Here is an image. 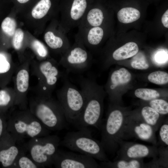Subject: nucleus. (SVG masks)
Here are the masks:
<instances>
[{
	"instance_id": "f257e3e1",
	"label": "nucleus",
	"mask_w": 168,
	"mask_h": 168,
	"mask_svg": "<svg viewBox=\"0 0 168 168\" xmlns=\"http://www.w3.org/2000/svg\"><path fill=\"white\" fill-rule=\"evenodd\" d=\"M79 85L86 101L83 109L73 125L79 129L93 126L100 129L102 123L104 93L92 76L81 77Z\"/></svg>"
},
{
	"instance_id": "412c9836",
	"label": "nucleus",
	"mask_w": 168,
	"mask_h": 168,
	"mask_svg": "<svg viewBox=\"0 0 168 168\" xmlns=\"http://www.w3.org/2000/svg\"><path fill=\"white\" fill-rule=\"evenodd\" d=\"M138 51L137 44L134 42H130L114 50L112 53L111 57L115 61L124 60L134 56Z\"/></svg>"
},
{
	"instance_id": "ddd939ff",
	"label": "nucleus",
	"mask_w": 168,
	"mask_h": 168,
	"mask_svg": "<svg viewBox=\"0 0 168 168\" xmlns=\"http://www.w3.org/2000/svg\"><path fill=\"white\" fill-rule=\"evenodd\" d=\"M116 153L115 160L141 159L151 157L156 159L158 155L157 146H148L143 144L121 140Z\"/></svg>"
},
{
	"instance_id": "c756f323",
	"label": "nucleus",
	"mask_w": 168,
	"mask_h": 168,
	"mask_svg": "<svg viewBox=\"0 0 168 168\" xmlns=\"http://www.w3.org/2000/svg\"><path fill=\"white\" fill-rule=\"evenodd\" d=\"M30 45L33 51L40 59H46L49 55V52L43 43L39 40H35L31 42Z\"/></svg>"
},
{
	"instance_id": "5701e85b",
	"label": "nucleus",
	"mask_w": 168,
	"mask_h": 168,
	"mask_svg": "<svg viewBox=\"0 0 168 168\" xmlns=\"http://www.w3.org/2000/svg\"><path fill=\"white\" fill-rule=\"evenodd\" d=\"M140 12L132 7L122 8L117 14L119 21L125 24L131 23L137 20L140 18Z\"/></svg>"
},
{
	"instance_id": "bb28decb",
	"label": "nucleus",
	"mask_w": 168,
	"mask_h": 168,
	"mask_svg": "<svg viewBox=\"0 0 168 168\" xmlns=\"http://www.w3.org/2000/svg\"><path fill=\"white\" fill-rule=\"evenodd\" d=\"M14 168H37L39 167L30 157L25 155L24 151L17 159L14 165Z\"/></svg>"
},
{
	"instance_id": "f8f14e48",
	"label": "nucleus",
	"mask_w": 168,
	"mask_h": 168,
	"mask_svg": "<svg viewBox=\"0 0 168 168\" xmlns=\"http://www.w3.org/2000/svg\"><path fill=\"white\" fill-rule=\"evenodd\" d=\"M53 165L58 168H101L100 165L92 157L58 149L54 156Z\"/></svg>"
},
{
	"instance_id": "473e14b6",
	"label": "nucleus",
	"mask_w": 168,
	"mask_h": 168,
	"mask_svg": "<svg viewBox=\"0 0 168 168\" xmlns=\"http://www.w3.org/2000/svg\"><path fill=\"white\" fill-rule=\"evenodd\" d=\"M24 33L21 29L18 28L15 32L12 39V45L16 50H20L22 47Z\"/></svg>"
},
{
	"instance_id": "9d476101",
	"label": "nucleus",
	"mask_w": 168,
	"mask_h": 168,
	"mask_svg": "<svg viewBox=\"0 0 168 168\" xmlns=\"http://www.w3.org/2000/svg\"><path fill=\"white\" fill-rule=\"evenodd\" d=\"M156 131L135 112H128L126 119L121 139L126 140L137 139L157 146Z\"/></svg>"
},
{
	"instance_id": "4be33fe9",
	"label": "nucleus",
	"mask_w": 168,
	"mask_h": 168,
	"mask_svg": "<svg viewBox=\"0 0 168 168\" xmlns=\"http://www.w3.org/2000/svg\"><path fill=\"white\" fill-rule=\"evenodd\" d=\"M16 94L14 88L6 86L0 89V113L4 114L14 106Z\"/></svg>"
},
{
	"instance_id": "39448f33",
	"label": "nucleus",
	"mask_w": 168,
	"mask_h": 168,
	"mask_svg": "<svg viewBox=\"0 0 168 168\" xmlns=\"http://www.w3.org/2000/svg\"><path fill=\"white\" fill-rule=\"evenodd\" d=\"M59 65L52 58L30 62V73L37 79L36 85L32 89L35 95L44 97L52 96L58 80L64 74L60 71Z\"/></svg>"
},
{
	"instance_id": "6ab92c4d",
	"label": "nucleus",
	"mask_w": 168,
	"mask_h": 168,
	"mask_svg": "<svg viewBox=\"0 0 168 168\" xmlns=\"http://www.w3.org/2000/svg\"><path fill=\"white\" fill-rule=\"evenodd\" d=\"M146 123L156 132L164 121L163 115L149 106L142 107L140 113L135 112Z\"/></svg>"
},
{
	"instance_id": "c85d7f7f",
	"label": "nucleus",
	"mask_w": 168,
	"mask_h": 168,
	"mask_svg": "<svg viewBox=\"0 0 168 168\" xmlns=\"http://www.w3.org/2000/svg\"><path fill=\"white\" fill-rule=\"evenodd\" d=\"M149 106L160 114L163 115L168 113V103L166 100L156 98L149 101Z\"/></svg>"
},
{
	"instance_id": "4468645a",
	"label": "nucleus",
	"mask_w": 168,
	"mask_h": 168,
	"mask_svg": "<svg viewBox=\"0 0 168 168\" xmlns=\"http://www.w3.org/2000/svg\"><path fill=\"white\" fill-rule=\"evenodd\" d=\"M62 11L60 25L67 33L78 27L89 7L87 0H72Z\"/></svg>"
},
{
	"instance_id": "423d86ee",
	"label": "nucleus",
	"mask_w": 168,
	"mask_h": 168,
	"mask_svg": "<svg viewBox=\"0 0 168 168\" xmlns=\"http://www.w3.org/2000/svg\"><path fill=\"white\" fill-rule=\"evenodd\" d=\"M128 112L111 106L100 129V141L106 154L114 156L119 147V142Z\"/></svg>"
},
{
	"instance_id": "a211bd4d",
	"label": "nucleus",
	"mask_w": 168,
	"mask_h": 168,
	"mask_svg": "<svg viewBox=\"0 0 168 168\" xmlns=\"http://www.w3.org/2000/svg\"><path fill=\"white\" fill-rule=\"evenodd\" d=\"M18 66L0 54V87L2 88L10 82Z\"/></svg>"
},
{
	"instance_id": "b1692460",
	"label": "nucleus",
	"mask_w": 168,
	"mask_h": 168,
	"mask_svg": "<svg viewBox=\"0 0 168 168\" xmlns=\"http://www.w3.org/2000/svg\"><path fill=\"white\" fill-rule=\"evenodd\" d=\"M50 0H41L33 9L31 15L36 19L42 18L49 12L51 6Z\"/></svg>"
},
{
	"instance_id": "aec40b11",
	"label": "nucleus",
	"mask_w": 168,
	"mask_h": 168,
	"mask_svg": "<svg viewBox=\"0 0 168 168\" xmlns=\"http://www.w3.org/2000/svg\"><path fill=\"white\" fill-rule=\"evenodd\" d=\"M101 168H140L145 167L143 158L129 159H117L113 161H110L101 162Z\"/></svg>"
},
{
	"instance_id": "393cba45",
	"label": "nucleus",
	"mask_w": 168,
	"mask_h": 168,
	"mask_svg": "<svg viewBox=\"0 0 168 168\" xmlns=\"http://www.w3.org/2000/svg\"><path fill=\"white\" fill-rule=\"evenodd\" d=\"M159 159H153L152 161L146 164V167H166L168 166V147L161 146L158 148Z\"/></svg>"
},
{
	"instance_id": "6e6552de",
	"label": "nucleus",
	"mask_w": 168,
	"mask_h": 168,
	"mask_svg": "<svg viewBox=\"0 0 168 168\" xmlns=\"http://www.w3.org/2000/svg\"><path fill=\"white\" fill-rule=\"evenodd\" d=\"M61 140L56 135H50L30 139L23 147L39 168L51 167Z\"/></svg>"
},
{
	"instance_id": "72a5a7b5",
	"label": "nucleus",
	"mask_w": 168,
	"mask_h": 168,
	"mask_svg": "<svg viewBox=\"0 0 168 168\" xmlns=\"http://www.w3.org/2000/svg\"><path fill=\"white\" fill-rule=\"evenodd\" d=\"M159 136L161 142L163 146L168 145V121L163 122L159 129Z\"/></svg>"
},
{
	"instance_id": "f704fd0d",
	"label": "nucleus",
	"mask_w": 168,
	"mask_h": 168,
	"mask_svg": "<svg viewBox=\"0 0 168 168\" xmlns=\"http://www.w3.org/2000/svg\"><path fill=\"white\" fill-rule=\"evenodd\" d=\"M7 120L4 114L0 113V139L7 131Z\"/></svg>"
},
{
	"instance_id": "f03ea898",
	"label": "nucleus",
	"mask_w": 168,
	"mask_h": 168,
	"mask_svg": "<svg viewBox=\"0 0 168 168\" xmlns=\"http://www.w3.org/2000/svg\"><path fill=\"white\" fill-rule=\"evenodd\" d=\"M28 108L48 130L60 131L66 128L68 123L63 110L57 100L52 96L35 95L28 99Z\"/></svg>"
},
{
	"instance_id": "0eeeda50",
	"label": "nucleus",
	"mask_w": 168,
	"mask_h": 168,
	"mask_svg": "<svg viewBox=\"0 0 168 168\" xmlns=\"http://www.w3.org/2000/svg\"><path fill=\"white\" fill-rule=\"evenodd\" d=\"M67 73L62 77L63 84L56 92L57 100L63 110L68 123L74 124L85 106V96L70 81Z\"/></svg>"
},
{
	"instance_id": "dca6fc26",
	"label": "nucleus",
	"mask_w": 168,
	"mask_h": 168,
	"mask_svg": "<svg viewBox=\"0 0 168 168\" xmlns=\"http://www.w3.org/2000/svg\"><path fill=\"white\" fill-rule=\"evenodd\" d=\"M67 34L61 26L57 33L54 30L47 31L44 35V39L50 49L62 55L71 46Z\"/></svg>"
},
{
	"instance_id": "2f4dec72",
	"label": "nucleus",
	"mask_w": 168,
	"mask_h": 168,
	"mask_svg": "<svg viewBox=\"0 0 168 168\" xmlns=\"http://www.w3.org/2000/svg\"><path fill=\"white\" fill-rule=\"evenodd\" d=\"M1 27L3 32L10 36L13 35L16 31V23L15 21L10 17L6 18L2 21Z\"/></svg>"
},
{
	"instance_id": "f3484780",
	"label": "nucleus",
	"mask_w": 168,
	"mask_h": 168,
	"mask_svg": "<svg viewBox=\"0 0 168 168\" xmlns=\"http://www.w3.org/2000/svg\"><path fill=\"white\" fill-rule=\"evenodd\" d=\"M132 77L130 72L124 68H121L112 72L106 86L109 94L119 85H124L129 82Z\"/></svg>"
},
{
	"instance_id": "1a4fd4ad",
	"label": "nucleus",
	"mask_w": 168,
	"mask_h": 168,
	"mask_svg": "<svg viewBox=\"0 0 168 168\" xmlns=\"http://www.w3.org/2000/svg\"><path fill=\"white\" fill-rule=\"evenodd\" d=\"M92 54L80 42L75 40L73 44L61 56L58 63L66 72L80 73L91 66Z\"/></svg>"
},
{
	"instance_id": "2eb2a0df",
	"label": "nucleus",
	"mask_w": 168,
	"mask_h": 168,
	"mask_svg": "<svg viewBox=\"0 0 168 168\" xmlns=\"http://www.w3.org/2000/svg\"><path fill=\"white\" fill-rule=\"evenodd\" d=\"M16 141L7 131L0 139V166L4 168H13L15 162L23 152Z\"/></svg>"
},
{
	"instance_id": "9b49d317",
	"label": "nucleus",
	"mask_w": 168,
	"mask_h": 168,
	"mask_svg": "<svg viewBox=\"0 0 168 168\" xmlns=\"http://www.w3.org/2000/svg\"><path fill=\"white\" fill-rule=\"evenodd\" d=\"M30 62L26 61L18 66L13 76V88L16 94L14 106L20 110L28 108Z\"/></svg>"
},
{
	"instance_id": "7ed1b4c3",
	"label": "nucleus",
	"mask_w": 168,
	"mask_h": 168,
	"mask_svg": "<svg viewBox=\"0 0 168 168\" xmlns=\"http://www.w3.org/2000/svg\"><path fill=\"white\" fill-rule=\"evenodd\" d=\"M7 131L18 142L49 135L47 129L28 108L14 112L7 120Z\"/></svg>"
},
{
	"instance_id": "7c9ffc66",
	"label": "nucleus",
	"mask_w": 168,
	"mask_h": 168,
	"mask_svg": "<svg viewBox=\"0 0 168 168\" xmlns=\"http://www.w3.org/2000/svg\"><path fill=\"white\" fill-rule=\"evenodd\" d=\"M134 56L131 63V65L133 68L142 70L148 68L149 64L143 54L138 53Z\"/></svg>"
},
{
	"instance_id": "cd10ccee",
	"label": "nucleus",
	"mask_w": 168,
	"mask_h": 168,
	"mask_svg": "<svg viewBox=\"0 0 168 168\" xmlns=\"http://www.w3.org/2000/svg\"><path fill=\"white\" fill-rule=\"evenodd\" d=\"M147 79L153 83L158 85H165L168 82V74L165 71H157L150 73Z\"/></svg>"
},
{
	"instance_id": "20e7f679",
	"label": "nucleus",
	"mask_w": 168,
	"mask_h": 168,
	"mask_svg": "<svg viewBox=\"0 0 168 168\" xmlns=\"http://www.w3.org/2000/svg\"><path fill=\"white\" fill-rule=\"evenodd\" d=\"M60 145L101 162L109 161L100 141L93 137L88 127L68 132L60 141Z\"/></svg>"
},
{
	"instance_id": "c9c22d12",
	"label": "nucleus",
	"mask_w": 168,
	"mask_h": 168,
	"mask_svg": "<svg viewBox=\"0 0 168 168\" xmlns=\"http://www.w3.org/2000/svg\"><path fill=\"white\" fill-rule=\"evenodd\" d=\"M161 22L164 26L168 28V10L165 12L161 17Z\"/></svg>"
},
{
	"instance_id": "a878e982",
	"label": "nucleus",
	"mask_w": 168,
	"mask_h": 168,
	"mask_svg": "<svg viewBox=\"0 0 168 168\" xmlns=\"http://www.w3.org/2000/svg\"><path fill=\"white\" fill-rule=\"evenodd\" d=\"M134 95L137 98L145 101H150L158 98L160 93L156 90L151 89L139 88L136 89Z\"/></svg>"
},
{
	"instance_id": "e433bc0d",
	"label": "nucleus",
	"mask_w": 168,
	"mask_h": 168,
	"mask_svg": "<svg viewBox=\"0 0 168 168\" xmlns=\"http://www.w3.org/2000/svg\"><path fill=\"white\" fill-rule=\"evenodd\" d=\"M30 0H17V1L20 3H25L28 2Z\"/></svg>"
}]
</instances>
